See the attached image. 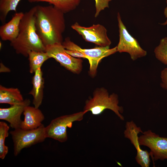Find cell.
<instances>
[{
  "label": "cell",
  "instance_id": "obj_27",
  "mask_svg": "<svg viewBox=\"0 0 167 167\" xmlns=\"http://www.w3.org/2000/svg\"><path fill=\"white\" fill-rule=\"evenodd\" d=\"M166 21L164 23L160 24L162 25H167V17L166 18Z\"/></svg>",
  "mask_w": 167,
  "mask_h": 167
},
{
  "label": "cell",
  "instance_id": "obj_18",
  "mask_svg": "<svg viewBox=\"0 0 167 167\" xmlns=\"http://www.w3.org/2000/svg\"><path fill=\"white\" fill-rule=\"evenodd\" d=\"M29 61V72L34 73L38 69L41 68L43 64L50 58L45 51H31L28 54Z\"/></svg>",
  "mask_w": 167,
  "mask_h": 167
},
{
  "label": "cell",
  "instance_id": "obj_10",
  "mask_svg": "<svg viewBox=\"0 0 167 167\" xmlns=\"http://www.w3.org/2000/svg\"><path fill=\"white\" fill-rule=\"evenodd\" d=\"M71 28L81 35L86 41L102 47L110 46L111 44L108 36L106 29L100 24H94L86 27L80 26L76 22L71 26Z\"/></svg>",
  "mask_w": 167,
  "mask_h": 167
},
{
  "label": "cell",
  "instance_id": "obj_14",
  "mask_svg": "<svg viewBox=\"0 0 167 167\" xmlns=\"http://www.w3.org/2000/svg\"><path fill=\"white\" fill-rule=\"evenodd\" d=\"M24 14L22 12H16L10 21L0 26V37L2 40L11 42L16 38L19 32L20 23Z\"/></svg>",
  "mask_w": 167,
  "mask_h": 167
},
{
  "label": "cell",
  "instance_id": "obj_2",
  "mask_svg": "<svg viewBox=\"0 0 167 167\" xmlns=\"http://www.w3.org/2000/svg\"><path fill=\"white\" fill-rule=\"evenodd\" d=\"M35 6L24 13L21 20L18 35L10 42L18 54L28 57L31 51H45V46L37 34L35 25Z\"/></svg>",
  "mask_w": 167,
  "mask_h": 167
},
{
  "label": "cell",
  "instance_id": "obj_7",
  "mask_svg": "<svg viewBox=\"0 0 167 167\" xmlns=\"http://www.w3.org/2000/svg\"><path fill=\"white\" fill-rule=\"evenodd\" d=\"M117 17L119 37L117 46V52L128 53L133 61L146 56L147 52L141 47L138 41L128 32L119 12L118 13Z\"/></svg>",
  "mask_w": 167,
  "mask_h": 167
},
{
  "label": "cell",
  "instance_id": "obj_13",
  "mask_svg": "<svg viewBox=\"0 0 167 167\" xmlns=\"http://www.w3.org/2000/svg\"><path fill=\"white\" fill-rule=\"evenodd\" d=\"M24 119L22 121L20 128L24 130L36 129L42 124L44 116L39 108L29 105L26 107L23 112Z\"/></svg>",
  "mask_w": 167,
  "mask_h": 167
},
{
  "label": "cell",
  "instance_id": "obj_5",
  "mask_svg": "<svg viewBox=\"0 0 167 167\" xmlns=\"http://www.w3.org/2000/svg\"><path fill=\"white\" fill-rule=\"evenodd\" d=\"M45 127L42 124L32 130H24L21 128L14 129L10 132L14 143V154L17 156L25 148H28L43 142L46 138Z\"/></svg>",
  "mask_w": 167,
  "mask_h": 167
},
{
  "label": "cell",
  "instance_id": "obj_6",
  "mask_svg": "<svg viewBox=\"0 0 167 167\" xmlns=\"http://www.w3.org/2000/svg\"><path fill=\"white\" fill-rule=\"evenodd\" d=\"M62 45L65 49L79 51L89 58V73L92 77L95 76L98 64L101 60L103 58L117 52V46L111 49H110L109 46H99L90 49H82L71 41L69 37L65 38Z\"/></svg>",
  "mask_w": 167,
  "mask_h": 167
},
{
  "label": "cell",
  "instance_id": "obj_11",
  "mask_svg": "<svg viewBox=\"0 0 167 167\" xmlns=\"http://www.w3.org/2000/svg\"><path fill=\"white\" fill-rule=\"evenodd\" d=\"M140 133H143L141 128L138 126L133 121L126 122L124 132V136L130 140L136 150V161L142 167H148L150 165V154L147 150L141 148L138 136Z\"/></svg>",
  "mask_w": 167,
  "mask_h": 167
},
{
  "label": "cell",
  "instance_id": "obj_9",
  "mask_svg": "<svg viewBox=\"0 0 167 167\" xmlns=\"http://www.w3.org/2000/svg\"><path fill=\"white\" fill-rule=\"evenodd\" d=\"M142 133L138 137L139 145L150 149V156L153 161L167 160V138L161 137L151 130Z\"/></svg>",
  "mask_w": 167,
  "mask_h": 167
},
{
  "label": "cell",
  "instance_id": "obj_24",
  "mask_svg": "<svg viewBox=\"0 0 167 167\" xmlns=\"http://www.w3.org/2000/svg\"><path fill=\"white\" fill-rule=\"evenodd\" d=\"M66 51L68 54L74 57L79 58H83L87 59L88 61L89 58L83 53L77 51L71 50L66 49Z\"/></svg>",
  "mask_w": 167,
  "mask_h": 167
},
{
  "label": "cell",
  "instance_id": "obj_1",
  "mask_svg": "<svg viewBox=\"0 0 167 167\" xmlns=\"http://www.w3.org/2000/svg\"><path fill=\"white\" fill-rule=\"evenodd\" d=\"M35 25L43 44L46 45L63 42L66 24L63 12L53 5L35 6Z\"/></svg>",
  "mask_w": 167,
  "mask_h": 167
},
{
  "label": "cell",
  "instance_id": "obj_23",
  "mask_svg": "<svg viewBox=\"0 0 167 167\" xmlns=\"http://www.w3.org/2000/svg\"><path fill=\"white\" fill-rule=\"evenodd\" d=\"M160 77L161 82L160 86L167 92V68H165L161 71Z\"/></svg>",
  "mask_w": 167,
  "mask_h": 167
},
{
  "label": "cell",
  "instance_id": "obj_3",
  "mask_svg": "<svg viewBox=\"0 0 167 167\" xmlns=\"http://www.w3.org/2000/svg\"><path fill=\"white\" fill-rule=\"evenodd\" d=\"M118 104L117 94L113 93L109 95L105 88H98L94 91L93 97L86 101L84 111H90L94 115H98L105 109H109L113 111L121 120H124L122 114L123 108Z\"/></svg>",
  "mask_w": 167,
  "mask_h": 167
},
{
  "label": "cell",
  "instance_id": "obj_12",
  "mask_svg": "<svg viewBox=\"0 0 167 167\" xmlns=\"http://www.w3.org/2000/svg\"><path fill=\"white\" fill-rule=\"evenodd\" d=\"M30 101L26 99L22 102L8 108H0V119L6 121L10 124V126L16 129L20 128L22 120L21 115L26 107L29 105Z\"/></svg>",
  "mask_w": 167,
  "mask_h": 167
},
{
  "label": "cell",
  "instance_id": "obj_8",
  "mask_svg": "<svg viewBox=\"0 0 167 167\" xmlns=\"http://www.w3.org/2000/svg\"><path fill=\"white\" fill-rule=\"evenodd\" d=\"M45 51L50 58H54L60 64L69 71L79 74L82 69L83 60L75 58L66 51L62 43H55L45 46Z\"/></svg>",
  "mask_w": 167,
  "mask_h": 167
},
{
  "label": "cell",
  "instance_id": "obj_4",
  "mask_svg": "<svg viewBox=\"0 0 167 167\" xmlns=\"http://www.w3.org/2000/svg\"><path fill=\"white\" fill-rule=\"evenodd\" d=\"M86 113L83 111L61 116L52 120L45 127L46 138H52L62 143L66 141L68 139L67 128H71L74 122L82 120Z\"/></svg>",
  "mask_w": 167,
  "mask_h": 167
},
{
  "label": "cell",
  "instance_id": "obj_21",
  "mask_svg": "<svg viewBox=\"0 0 167 167\" xmlns=\"http://www.w3.org/2000/svg\"><path fill=\"white\" fill-rule=\"evenodd\" d=\"M155 57L159 61L167 65V37L162 38L159 44L155 48Z\"/></svg>",
  "mask_w": 167,
  "mask_h": 167
},
{
  "label": "cell",
  "instance_id": "obj_25",
  "mask_svg": "<svg viewBox=\"0 0 167 167\" xmlns=\"http://www.w3.org/2000/svg\"><path fill=\"white\" fill-rule=\"evenodd\" d=\"M0 72H9L10 71L9 68L5 66L2 63H0Z\"/></svg>",
  "mask_w": 167,
  "mask_h": 167
},
{
  "label": "cell",
  "instance_id": "obj_20",
  "mask_svg": "<svg viewBox=\"0 0 167 167\" xmlns=\"http://www.w3.org/2000/svg\"><path fill=\"white\" fill-rule=\"evenodd\" d=\"M9 127L5 122H0V158L4 159L8 151V147L5 144V139L9 135Z\"/></svg>",
  "mask_w": 167,
  "mask_h": 167
},
{
  "label": "cell",
  "instance_id": "obj_22",
  "mask_svg": "<svg viewBox=\"0 0 167 167\" xmlns=\"http://www.w3.org/2000/svg\"><path fill=\"white\" fill-rule=\"evenodd\" d=\"M96 12L95 17H97L100 13L106 8L109 7V4L111 0H95Z\"/></svg>",
  "mask_w": 167,
  "mask_h": 167
},
{
  "label": "cell",
  "instance_id": "obj_17",
  "mask_svg": "<svg viewBox=\"0 0 167 167\" xmlns=\"http://www.w3.org/2000/svg\"><path fill=\"white\" fill-rule=\"evenodd\" d=\"M30 2H46L49 3L64 13L71 11L76 8L81 0H27Z\"/></svg>",
  "mask_w": 167,
  "mask_h": 167
},
{
  "label": "cell",
  "instance_id": "obj_26",
  "mask_svg": "<svg viewBox=\"0 0 167 167\" xmlns=\"http://www.w3.org/2000/svg\"><path fill=\"white\" fill-rule=\"evenodd\" d=\"M166 3L167 5V0H166ZM164 14L165 17H167V6L165 8L164 11Z\"/></svg>",
  "mask_w": 167,
  "mask_h": 167
},
{
  "label": "cell",
  "instance_id": "obj_16",
  "mask_svg": "<svg viewBox=\"0 0 167 167\" xmlns=\"http://www.w3.org/2000/svg\"><path fill=\"white\" fill-rule=\"evenodd\" d=\"M22 95L17 88H7L0 85V103L7 104L11 105L24 101Z\"/></svg>",
  "mask_w": 167,
  "mask_h": 167
},
{
  "label": "cell",
  "instance_id": "obj_28",
  "mask_svg": "<svg viewBox=\"0 0 167 167\" xmlns=\"http://www.w3.org/2000/svg\"><path fill=\"white\" fill-rule=\"evenodd\" d=\"M0 49H1L2 48V43H1V42H0Z\"/></svg>",
  "mask_w": 167,
  "mask_h": 167
},
{
  "label": "cell",
  "instance_id": "obj_19",
  "mask_svg": "<svg viewBox=\"0 0 167 167\" xmlns=\"http://www.w3.org/2000/svg\"><path fill=\"white\" fill-rule=\"evenodd\" d=\"M21 0H0V20L4 23L9 12H16L17 7Z\"/></svg>",
  "mask_w": 167,
  "mask_h": 167
},
{
  "label": "cell",
  "instance_id": "obj_15",
  "mask_svg": "<svg viewBox=\"0 0 167 167\" xmlns=\"http://www.w3.org/2000/svg\"><path fill=\"white\" fill-rule=\"evenodd\" d=\"M32 88L29 93L33 97L32 104L34 106L39 108L41 105L43 98L44 79L41 68L37 70L32 78Z\"/></svg>",
  "mask_w": 167,
  "mask_h": 167
}]
</instances>
